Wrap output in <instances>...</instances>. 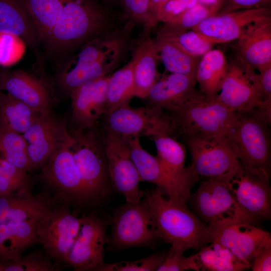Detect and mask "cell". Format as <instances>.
Masks as SVG:
<instances>
[{
    "label": "cell",
    "mask_w": 271,
    "mask_h": 271,
    "mask_svg": "<svg viewBox=\"0 0 271 271\" xmlns=\"http://www.w3.org/2000/svg\"><path fill=\"white\" fill-rule=\"evenodd\" d=\"M130 22L98 0H64L61 16L42 45L47 57L60 66L86 43Z\"/></svg>",
    "instance_id": "6da1fadb"
},
{
    "label": "cell",
    "mask_w": 271,
    "mask_h": 271,
    "mask_svg": "<svg viewBox=\"0 0 271 271\" xmlns=\"http://www.w3.org/2000/svg\"><path fill=\"white\" fill-rule=\"evenodd\" d=\"M135 24L99 36L81 46L60 67L57 83L67 95L81 85L108 75L120 64L129 47Z\"/></svg>",
    "instance_id": "7a4b0ae2"
},
{
    "label": "cell",
    "mask_w": 271,
    "mask_h": 271,
    "mask_svg": "<svg viewBox=\"0 0 271 271\" xmlns=\"http://www.w3.org/2000/svg\"><path fill=\"white\" fill-rule=\"evenodd\" d=\"M144 197L161 239L185 250L200 249L208 244L209 225L191 212L186 203L166 198L158 187L147 190Z\"/></svg>",
    "instance_id": "3957f363"
},
{
    "label": "cell",
    "mask_w": 271,
    "mask_h": 271,
    "mask_svg": "<svg viewBox=\"0 0 271 271\" xmlns=\"http://www.w3.org/2000/svg\"><path fill=\"white\" fill-rule=\"evenodd\" d=\"M270 122L257 108L236 112L223 136L229 147L244 166L270 172Z\"/></svg>",
    "instance_id": "277c9868"
},
{
    "label": "cell",
    "mask_w": 271,
    "mask_h": 271,
    "mask_svg": "<svg viewBox=\"0 0 271 271\" xmlns=\"http://www.w3.org/2000/svg\"><path fill=\"white\" fill-rule=\"evenodd\" d=\"M178 136H224L232 124L236 112L215 97L201 93L181 106L168 111Z\"/></svg>",
    "instance_id": "5b68a950"
},
{
    "label": "cell",
    "mask_w": 271,
    "mask_h": 271,
    "mask_svg": "<svg viewBox=\"0 0 271 271\" xmlns=\"http://www.w3.org/2000/svg\"><path fill=\"white\" fill-rule=\"evenodd\" d=\"M110 224L111 231L107 243L111 249L152 247L161 239L145 198L119 206L113 212Z\"/></svg>",
    "instance_id": "8992f818"
},
{
    "label": "cell",
    "mask_w": 271,
    "mask_h": 271,
    "mask_svg": "<svg viewBox=\"0 0 271 271\" xmlns=\"http://www.w3.org/2000/svg\"><path fill=\"white\" fill-rule=\"evenodd\" d=\"M71 148L86 199L106 196L111 188L104 146L91 132L71 135Z\"/></svg>",
    "instance_id": "52a82bcc"
},
{
    "label": "cell",
    "mask_w": 271,
    "mask_h": 271,
    "mask_svg": "<svg viewBox=\"0 0 271 271\" xmlns=\"http://www.w3.org/2000/svg\"><path fill=\"white\" fill-rule=\"evenodd\" d=\"M158 107L120 106L106 114L107 131L125 138L166 134L178 136L176 126L169 113Z\"/></svg>",
    "instance_id": "ba28073f"
},
{
    "label": "cell",
    "mask_w": 271,
    "mask_h": 271,
    "mask_svg": "<svg viewBox=\"0 0 271 271\" xmlns=\"http://www.w3.org/2000/svg\"><path fill=\"white\" fill-rule=\"evenodd\" d=\"M226 175L207 178L193 195V204L201 220L208 225L227 221H246L254 224L258 218L248 213L236 202L228 188Z\"/></svg>",
    "instance_id": "9c48e42d"
},
{
    "label": "cell",
    "mask_w": 271,
    "mask_h": 271,
    "mask_svg": "<svg viewBox=\"0 0 271 271\" xmlns=\"http://www.w3.org/2000/svg\"><path fill=\"white\" fill-rule=\"evenodd\" d=\"M228 188L238 204L257 218L270 220L269 174L263 170L246 167L240 162L226 175Z\"/></svg>",
    "instance_id": "30bf717a"
},
{
    "label": "cell",
    "mask_w": 271,
    "mask_h": 271,
    "mask_svg": "<svg viewBox=\"0 0 271 271\" xmlns=\"http://www.w3.org/2000/svg\"><path fill=\"white\" fill-rule=\"evenodd\" d=\"M156 147L157 158L168 185L169 199L186 203L190 198L191 191L200 179L189 166L185 167V147L169 134H160L152 138Z\"/></svg>",
    "instance_id": "8fae6325"
},
{
    "label": "cell",
    "mask_w": 271,
    "mask_h": 271,
    "mask_svg": "<svg viewBox=\"0 0 271 271\" xmlns=\"http://www.w3.org/2000/svg\"><path fill=\"white\" fill-rule=\"evenodd\" d=\"M185 138L191 156L189 166L200 178L224 176L239 163L223 136L196 135Z\"/></svg>",
    "instance_id": "7c38bea8"
},
{
    "label": "cell",
    "mask_w": 271,
    "mask_h": 271,
    "mask_svg": "<svg viewBox=\"0 0 271 271\" xmlns=\"http://www.w3.org/2000/svg\"><path fill=\"white\" fill-rule=\"evenodd\" d=\"M80 219L78 234L65 262L75 270H100L104 263L108 221L93 213Z\"/></svg>",
    "instance_id": "4fadbf2b"
},
{
    "label": "cell",
    "mask_w": 271,
    "mask_h": 271,
    "mask_svg": "<svg viewBox=\"0 0 271 271\" xmlns=\"http://www.w3.org/2000/svg\"><path fill=\"white\" fill-rule=\"evenodd\" d=\"M102 141L112 185L124 196L126 202H139L145 192L140 188L139 175L126 139L106 130Z\"/></svg>",
    "instance_id": "5bb4252c"
},
{
    "label": "cell",
    "mask_w": 271,
    "mask_h": 271,
    "mask_svg": "<svg viewBox=\"0 0 271 271\" xmlns=\"http://www.w3.org/2000/svg\"><path fill=\"white\" fill-rule=\"evenodd\" d=\"M80 224L69 210L52 207L36 223L38 241L54 259L65 261Z\"/></svg>",
    "instance_id": "9a60e30c"
},
{
    "label": "cell",
    "mask_w": 271,
    "mask_h": 271,
    "mask_svg": "<svg viewBox=\"0 0 271 271\" xmlns=\"http://www.w3.org/2000/svg\"><path fill=\"white\" fill-rule=\"evenodd\" d=\"M208 244L217 243L230 250L240 260L251 265L259 246L269 232L246 221H227L208 225Z\"/></svg>",
    "instance_id": "2e32d148"
},
{
    "label": "cell",
    "mask_w": 271,
    "mask_h": 271,
    "mask_svg": "<svg viewBox=\"0 0 271 271\" xmlns=\"http://www.w3.org/2000/svg\"><path fill=\"white\" fill-rule=\"evenodd\" d=\"M219 92L218 99L235 112L251 110L264 104L258 73L236 62L229 64Z\"/></svg>",
    "instance_id": "e0dca14e"
},
{
    "label": "cell",
    "mask_w": 271,
    "mask_h": 271,
    "mask_svg": "<svg viewBox=\"0 0 271 271\" xmlns=\"http://www.w3.org/2000/svg\"><path fill=\"white\" fill-rule=\"evenodd\" d=\"M23 136L34 169L42 168L53 152L71 137L65 124L50 112L39 114Z\"/></svg>",
    "instance_id": "ac0fdd59"
},
{
    "label": "cell",
    "mask_w": 271,
    "mask_h": 271,
    "mask_svg": "<svg viewBox=\"0 0 271 271\" xmlns=\"http://www.w3.org/2000/svg\"><path fill=\"white\" fill-rule=\"evenodd\" d=\"M271 17L268 8L262 7L217 14L201 21L191 30L209 38L215 44L237 40L249 24Z\"/></svg>",
    "instance_id": "d6986e66"
},
{
    "label": "cell",
    "mask_w": 271,
    "mask_h": 271,
    "mask_svg": "<svg viewBox=\"0 0 271 271\" xmlns=\"http://www.w3.org/2000/svg\"><path fill=\"white\" fill-rule=\"evenodd\" d=\"M72 137L57 148L42 167V177L51 186L77 199H86L71 148Z\"/></svg>",
    "instance_id": "ffe728a7"
},
{
    "label": "cell",
    "mask_w": 271,
    "mask_h": 271,
    "mask_svg": "<svg viewBox=\"0 0 271 271\" xmlns=\"http://www.w3.org/2000/svg\"><path fill=\"white\" fill-rule=\"evenodd\" d=\"M109 75L87 82L70 95L72 118L79 129H91L101 116L105 114Z\"/></svg>",
    "instance_id": "44dd1931"
},
{
    "label": "cell",
    "mask_w": 271,
    "mask_h": 271,
    "mask_svg": "<svg viewBox=\"0 0 271 271\" xmlns=\"http://www.w3.org/2000/svg\"><path fill=\"white\" fill-rule=\"evenodd\" d=\"M237 40L239 65L258 70L271 64V17L248 25Z\"/></svg>",
    "instance_id": "7402d4cb"
},
{
    "label": "cell",
    "mask_w": 271,
    "mask_h": 271,
    "mask_svg": "<svg viewBox=\"0 0 271 271\" xmlns=\"http://www.w3.org/2000/svg\"><path fill=\"white\" fill-rule=\"evenodd\" d=\"M152 28L143 27L137 37L131 40L129 48L133 66L134 94L142 98L148 96L153 85L159 79L158 57Z\"/></svg>",
    "instance_id": "603a6c76"
},
{
    "label": "cell",
    "mask_w": 271,
    "mask_h": 271,
    "mask_svg": "<svg viewBox=\"0 0 271 271\" xmlns=\"http://www.w3.org/2000/svg\"><path fill=\"white\" fill-rule=\"evenodd\" d=\"M0 87L37 112H50L52 97L45 84L30 74L22 70L0 72Z\"/></svg>",
    "instance_id": "cb8c5ba5"
},
{
    "label": "cell",
    "mask_w": 271,
    "mask_h": 271,
    "mask_svg": "<svg viewBox=\"0 0 271 271\" xmlns=\"http://www.w3.org/2000/svg\"><path fill=\"white\" fill-rule=\"evenodd\" d=\"M0 32L20 38L43 64L41 36L31 15L20 0H0Z\"/></svg>",
    "instance_id": "d4e9b609"
},
{
    "label": "cell",
    "mask_w": 271,
    "mask_h": 271,
    "mask_svg": "<svg viewBox=\"0 0 271 271\" xmlns=\"http://www.w3.org/2000/svg\"><path fill=\"white\" fill-rule=\"evenodd\" d=\"M196 83L194 77L171 73L159 78L145 98L147 99L148 106L169 111L201 93L196 88Z\"/></svg>",
    "instance_id": "484cf974"
},
{
    "label": "cell",
    "mask_w": 271,
    "mask_h": 271,
    "mask_svg": "<svg viewBox=\"0 0 271 271\" xmlns=\"http://www.w3.org/2000/svg\"><path fill=\"white\" fill-rule=\"evenodd\" d=\"M39 197L32 195L28 188L0 197V224L34 221L37 222L52 207Z\"/></svg>",
    "instance_id": "4316f807"
},
{
    "label": "cell",
    "mask_w": 271,
    "mask_h": 271,
    "mask_svg": "<svg viewBox=\"0 0 271 271\" xmlns=\"http://www.w3.org/2000/svg\"><path fill=\"white\" fill-rule=\"evenodd\" d=\"M34 221L0 224V259L16 260L38 241Z\"/></svg>",
    "instance_id": "83f0119b"
},
{
    "label": "cell",
    "mask_w": 271,
    "mask_h": 271,
    "mask_svg": "<svg viewBox=\"0 0 271 271\" xmlns=\"http://www.w3.org/2000/svg\"><path fill=\"white\" fill-rule=\"evenodd\" d=\"M229 64L222 51L211 49L198 62L195 78L199 91L207 97L216 96L226 74Z\"/></svg>",
    "instance_id": "f1b7e54d"
},
{
    "label": "cell",
    "mask_w": 271,
    "mask_h": 271,
    "mask_svg": "<svg viewBox=\"0 0 271 271\" xmlns=\"http://www.w3.org/2000/svg\"><path fill=\"white\" fill-rule=\"evenodd\" d=\"M40 114L9 93L0 91V129L23 134Z\"/></svg>",
    "instance_id": "f546056e"
},
{
    "label": "cell",
    "mask_w": 271,
    "mask_h": 271,
    "mask_svg": "<svg viewBox=\"0 0 271 271\" xmlns=\"http://www.w3.org/2000/svg\"><path fill=\"white\" fill-rule=\"evenodd\" d=\"M126 139L130 156L137 169L140 181L155 184L163 193L167 194L168 183L157 157L151 155L143 148L140 138Z\"/></svg>",
    "instance_id": "4dcf8cb0"
},
{
    "label": "cell",
    "mask_w": 271,
    "mask_h": 271,
    "mask_svg": "<svg viewBox=\"0 0 271 271\" xmlns=\"http://www.w3.org/2000/svg\"><path fill=\"white\" fill-rule=\"evenodd\" d=\"M199 271H242L251 265L237 258L224 246L211 243L202 247L194 254Z\"/></svg>",
    "instance_id": "1f68e13d"
},
{
    "label": "cell",
    "mask_w": 271,
    "mask_h": 271,
    "mask_svg": "<svg viewBox=\"0 0 271 271\" xmlns=\"http://www.w3.org/2000/svg\"><path fill=\"white\" fill-rule=\"evenodd\" d=\"M154 40L158 59L162 62L167 71L195 78L199 58L188 55L164 37L156 36Z\"/></svg>",
    "instance_id": "d6a6232c"
},
{
    "label": "cell",
    "mask_w": 271,
    "mask_h": 271,
    "mask_svg": "<svg viewBox=\"0 0 271 271\" xmlns=\"http://www.w3.org/2000/svg\"><path fill=\"white\" fill-rule=\"evenodd\" d=\"M106 96L105 115L120 106L129 104L134 96L133 66L131 60L109 75Z\"/></svg>",
    "instance_id": "836d02e7"
},
{
    "label": "cell",
    "mask_w": 271,
    "mask_h": 271,
    "mask_svg": "<svg viewBox=\"0 0 271 271\" xmlns=\"http://www.w3.org/2000/svg\"><path fill=\"white\" fill-rule=\"evenodd\" d=\"M20 1L36 24L42 43L59 20L64 0Z\"/></svg>",
    "instance_id": "e575fe53"
},
{
    "label": "cell",
    "mask_w": 271,
    "mask_h": 271,
    "mask_svg": "<svg viewBox=\"0 0 271 271\" xmlns=\"http://www.w3.org/2000/svg\"><path fill=\"white\" fill-rule=\"evenodd\" d=\"M0 156L26 172L34 169L22 134L0 129Z\"/></svg>",
    "instance_id": "d590c367"
},
{
    "label": "cell",
    "mask_w": 271,
    "mask_h": 271,
    "mask_svg": "<svg viewBox=\"0 0 271 271\" xmlns=\"http://www.w3.org/2000/svg\"><path fill=\"white\" fill-rule=\"evenodd\" d=\"M215 15L211 9L198 3L159 27L156 31V36H165L191 30L203 20Z\"/></svg>",
    "instance_id": "8d00e7d4"
},
{
    "label": "cell",
    "mask_w": 271,
    "mask_h": 271,
    "mask_svg": "<svg viewBox=\"0 0 271 271\" xmlns=\"http://www.w3.org/2000/svg\"><path fill=\"white\" fill-rule=\"evenodd\" d=\"M160 37L168 39L186 54L195 58L202 57L215 45L207 37L192 30Z\"/></svg>",
    "instance_id": "74e56055"
},
{
    "label": "cell",
    "mask_w": 271,
    "mask_h": 271,
    "mask_svg": "<svg viewBox=\"0 0 271 271\" xmlns=\"http://www.w3.org/2000/svg\"><path fill=\"white\" fill-rule=\"evenodd\" d=\"M55 267L50 259L39 252L21 256L16 260L0 259V271H52Z\"/></svg>",
    "instance_id": "f35d334b"
},
{
    "label": "cell",
    "mask_w": 271,
    "mask_h": 271,
    "mask_svg": "<svg viewBox=\"0 0 271 271\" xmlns=\"http://www.w3.org/2000/svg\"><path fill=\"white\" fill-rule=\"evenodd\" d=\"M166 252H158L135 261L103 263L99 271H157Z\"/></svg>",
    "instance_id": "ab89813d"
},
{
    "label": "cell",
    "mask_w": 271,
    "mask_h": 271,
    "mask_svg": "<svg viewBox=\"0 0 271 271\" xmlns=\"http://www.w3.org/2000/svg\"><path fill=\"white\" fill-rule=\"evenodd\" d=\"M185 250L179 246L171 245L157 271H199L194 254L186 257Z\"/></svg>",
    "instance_id": "60d3db41"
},
{
    "label": "cell",
    "mask_w": 271,
    "mask_h": 271,
    "mask_svg": "<svg viewBox=\"0 0 271 271\" xmlns=\"http://www.w3.org/2000/svg\"><path fill=\"white\" fill-rule=\"evenodd\" d=\"M23 42L17 36L0 32V66H11L21 58L24 52Z\"/></svg>",
    "instance_id": "b9f144b4"
},
{
    "label": "cell",
    "mask_w": 271,
    "mask_h": 271,
    "mask_svg": "<svg viewBox=\"0 0 271 271\" xmlns=\"http://www.w3.org/2000/svg\"><path fill=\"white\" fill-rule=\"evenodd\" d=\"M120 1L123 9V13L135 24L152 28L149 17L150 0Z\"/></svg>",
    "instance_id": "7bdbcfd3"
},
{
    "label": "cell",
    "mask_w": 271,
    "mask_h": 271,
    "mask_svg": "<svg viewBox=\"0 0 271 271\" xmlns=\"http://www.w3.org/2000/svg\"><path fill=\"white\" fill-rule=\"evenodd\" d=\"M250 268L253 271L271 270V237L266 239L257 249Z\"/></svg>",
    "instance_id": "ee69618b"
},
{
    "label": "cell",
    "mask_w": 271,
    "mask_h": 271,
    "mask_svg": "<svg viewBox=\"0 0 271 271\" xmlns=\"http://www.w3.org/2000/svg\"><path fill=\"white\" fill-rule=\"evenodd\" d=\"M187 9L188 8L182 0H168L158 14V22L168 23Z\"/></svg>",
    "instance_id": "f6af8a7d"
},
{
    "label": "cell",
    "mask_w": 271,
    "mask_h": 271,
    "mask_svg": "<svg viewBox=\"0 0 271 271\" xmlns=\"http://www.w3.org/2000/svg\"><path fill=\"white\" fill-rule=\"evenodd\" d=\"M270 0H224L218 14L265 7Z\"/></svg>",
    "instance_id": "bcb514c9"
},
{
    "label": "cell",
    "mask_w": 271,
    "mask_h": 271,
    "mask_svg": "<svg viewBox=\"0 0 271 271\" xmlns=\"http://www.w3.org/2000/svg\"><path fill=\"white\" fill-rule=\"evenodd\" d=\"M263 103H271V64L258 70Z\"/></svg>",
    "instance_id": "7dc6e473"
},
{
    "label": "cell",
    "mask_w": 271,
    "mask_h": 271,
    "mask_svg": "<svg viewBox=\"0 0 271 271\" xmlns=\"http://www.w3.org/2000/svg\"><path fill=\"white\" fill-rule=\"evenodd\" d=\"M21 188H24L9 177L0 175V197L10 195Z\"/></svg>",
    "instance_id": "c3c4849f"
},
{
    "label": "cell",
    "mask_w": 271,
    "mask_h": 271,
    "mask_svg": "<svg viewBox=\"0 0 271 271\" xmlns=\"http://www.w3.org/2000/svg\"><path fill=\"white\" fill-rule=\"evenodd\" d=\"M168 0H150L149 4V17L150 24L153 28L157 24V17L163 5Z\"/></svg>",
    "instance_id": "681fc988"
},
{
    "label": "cell",
    "mask_w": 271,
    "mask_h": 271,
    "mask_svg": "<svg viewBox=\"0 0 271 271\" xmlns=\"http://www.w3.org/2000/svg\"><path fill=\"white\" fill-rule=\"evenodd\" d=\"M224 0H198L199 4H201L213 11L217 14L221 8Z\"/></svg>",
    "instance_id": "f907efd6"
},
{
    "label": "cell",
    "mask_w": 271,
    "mask_h": 271,
    "mask_svg": "<svg viewBox=\"0 0 271 271\" xmlns=\"http://www.w3.org/2000/svg\"><path fill=\"white\" fill-rule=\"evenodd\" d=\"M188 8L193 7L198 4V0H182Z\"/></svg>",
    "instance_id": "816d5d0a"
},
{
    "label": "cell",
    "mask_w": 271,
    "mask_h": 271,
    "mask_svg": "<svg viewBox=\"0 0 271 271\" xmlns=\"http://www.w3.org/2000/svg\"><path fill=\"white\" fill-rule=\"evenodd\" d=\"M102 1H107V2H113V1H116V0H102Z\"/></svg>",
    "instance_id": "f5cc1de1"
},
{
    "label": "cell",
    "mask_w": 271,
    "mask_h": 271,
    "mask_svg": "<svg viewBox=\"0 0 271 271\" xmlns=\"http://www.w3.org/2000/svg\"><path fill=\"white\" fill-rule=\"evenodd\" d=\"M0 91H1V87H0Z\"/></svg>",
    "instance_id": "db71d44e"
}]
</instances>
